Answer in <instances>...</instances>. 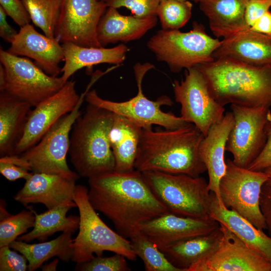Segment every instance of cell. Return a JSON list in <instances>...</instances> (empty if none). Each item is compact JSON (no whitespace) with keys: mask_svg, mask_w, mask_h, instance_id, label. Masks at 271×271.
I'll return each instance as SVG.
<instances>
[{"mask_svg":"<svg viewBox=\"0 0 271 271\" xmlns=\"http://www.w3.org/2000/svg\"><path fill=\"white\" fill-rule=\"evenodd\" d=\"M196 67L205 78L209 92L221 105H271V66H255L222 57Z\"/></svg>","mask_w":271,"mask_h":271,"instance_id":"3957f363","label":"cell"},{"mask_svg":"<svg viewBox=\"0 0 271 271\" xmlns=\"http://www.w3.org/2000/svg\"><path fill=\"white\" fill-rule=\"evenodd\" d=\"M192 7L193 4L189 1H160L156 15L162 29L175 30L184 27L191 17Z\"/></svg>","mask_w":271,"mask_h":271,"instance_id":"d6a6232c","label":"cell"},{"mask_svg":"<svg viewBox=\"0 0 271 271\" xmlns=\"http://www.w3.org/2000/svg\"><path fill=\"white\" fill-rule=\"evenodd\" d=\"M132 250L144 262L147 271H182L167 259L164 253L140 232L129 239Z\"/></svg>","mask_w":271,"mask_h":271,"instance_id":"1f68e13d","label":"cell"},{"mask_svg":"<svg viewBox=\"0 0 271 271\" xmlns=\"http://www.w3.org/2000/svg\"><path fill=\"white\" fill-rule=\"evenodd\" d=\"M58 262L59 259L55 258L49 263L42 265L41 267V269L43 271H56Z\"/></svg>","mask_w":271,"mask_h":271,"instance_id":"f6af8a7d","label":"cell"},{"mask_svg":"<svg viewBox=\"0 0 271 271\" xmlns=\"http://www.w3.org/2000/svg\"><path fill=\"white\" fill-rule=\"evenodd\" d=\"M9 245L0 247L1 271H26L28 261L22 253L11 249Z\"/></svg>","mask_w":271,"mask_h":271,"instance_id":"8d00e7d4","label":"cell"},{"mask_svg":"<svg viewBox=\"0 0 271 271\" xmlns=\"http://www.w3.org/2000/svg\"><path fill=\"white\" fill-rule=\"evenodd\" d=\"M269 107L231 104L234 124L225 150L232 154L237 166L248 168L262 150L271 120Z\"/></svg>","mask_w":271,"mask_h":271,"instance_id":"7c38bea8","label":"cell"},{"mask_svg":"<svg viewBox=\"0 0 271 271\" xmlns=\"http://www.w3.org/2000/svg\"><path fill=\"white\" fill-rule=\"evenodd\" d=\"M217 248L188 271H271V263L249 247L225 226Z\"/></svg>","mask_w":271,"mask_h":271,"instance_id":"2e32d148","label":"cell"},{"mask_svg":"<svg viewBox=\"0 0 271 271\" xmlns=\"http://www.w3.org/2000/svg\"><path fill=\"white\" fill-rule=\"evenodd\" d=\"M80 98L75 82L68 80L58 92L35 106L13 155H20L35 145L57 121L75 108Z\"/></svg>","mask_w":271,"mask_h":271,"instance_id":"9a60e30c","label":"cell"},{"mask_svg":"<svg viewBox=\"0 0 271 271\" xmlns=\"http://www.w3.org/2000/svg\"><path fill=\"white\" fill-rule=\"evenodd\" d=\"M249 0H201L200 10L207 17L213 35L227 38L248 29L245 11Z\"/></svg>","mask_w":271,"mask_h":271,"instance_id":"d4e9b609","label":"cell"},{"mask_svg":"<svg viewBox=\"0 0 271 271\" xmlns=\"http://www.w3.org/2000/svg\"><path fill=\"white\" fill-rule=\"evenodd\" d=\"M107 8L103 0H62L55 38L88 47H101L97 37L100 19Z\"/></svg>","mask_w":271,"mask_h":271,"instance_id":"5bb4252c","label":"cell"},{"mask_svg":"<svg viewBox=\"0 0 271 271\" xmlns=\"http://www.w3.org/2000/svg\"><path fill=\"white\" fill-rule=\"evenodd\" d=\"M86 91L80 95L75 108L57 121L33 147L18 155L7 156L6 159L32 173L59 174L79 178L67 162L70 137L73 124L81 114L80 107Z\"/></svg>","mask_w":271,"mask_h":271,"instance_id":"52a82bcc","label":"cell"},{"mask_svg":"<svg viewBox=\"0 0 271 271\" xmlns=\"http://www.w3.org/2000/svg\"><path fill=\"white\" fill-rule=\"evenodd\" d=\"M88 189L76 185L73 200L79 214L78 233L73 239L71 261L80 263L89 261L95 255L102 256L104 251L123 255L134 261L137 255L128 240L109 228L100 218L90 203Z\"/></svg>","mask_w":271,"mask_h":271,"instance_id":"5b68a950","label":"cell"},{"mask_svg":"<svg viewBox=\"0 0 271 271\" xmlns=\"http://www.w3.org/2000/svg\"><path fill=\"white\" fill-rule=\"evenodd\" d=\"M126 257L122 254L115 253L104 257L95 256L89 261L76 263V270L81 271H130Z\"/></svg>","mask_w":271,"mask_h":271,"instance_id":"e575fe53","label":"cell"},{"mask_svg":"<svg viewBox=\"0 0 271 271\" xmlns=\"http://www.w3.org/2000/svg\"><path fill=\"white\" fill-rule=\"evenodd\" d=\"M73 207H75L72 205H64L40 214L34 210L35 221L33 229L17 239L26 242L34 239L45 241L57 232L75 233L79 228V216H67V212Z\"/></svg>","mask_w":271,"mask_h":271,"instance_id":"f546056e","label":"cell"},{"mask_svg":"<svg viewBox=\"0 0 271 271\" xmlns=\"http://www.w3.org/2000/svg\"><path fill=\"white\" fill-rule=\"evenodd\" d=\"M11 44L9 52L34 59L47 74L58 76L61 72L59 64L64 54L59 41L41 34L30 24L21 27Z\"/></svg>","mask_w":271,"mask_h":271,"instance_id":"d6986e66","label":"cell"},{"mask_svg":"<svg viewBox=\"0 0 271 271\" xmlns=\"http://www.w3.org/2000/svg\"><path fill=\"white\" fill-rule=\"evenodd\" d=\"M1 6L21 27L29 24L31 19L22 0H0Z\"/></svg>","mask_w":271,"mask_h":271,"instance_id":"74e56055","label":"cell"},{"mask_svg":"<svg viewBox=\"0 0 271 271\" xmlns=\"http://www.w3.org/2000/svg\"><path fill=\"white\" fill-rule=\"evenodd\" d=\"M209 215L237 235L249 247L271 263V237L236 212L220 204L211 192Z\"/></svg>","mask_w":271,"mask_h":271,"instance_id":"603a6c76","label":"cell"},{"mask_svg":"<svg viewBox=\"0 0 271 271\" xmlns=\"http://www.w3.org/2000/svg\"><path fill=\"white\" fill-rule=\"evenodd\" d=\"M24 210L15 215L10 214L1 219L0 247L9 245L17 238L33 227L35 215L33 208Z\"/></svg>","mask_w":271,"mask_h":271,"instance_id":"836d02e7","label":"cell"},{"mask_svg":"<svg viewBox=\"0 0 271 271\" xmlns=\"http://www.w3.org/2000/svg\"><path fill=\"white\" fill-rule=\"evenodd\" d=\"M0 173L9 181L20 179H28L33 174L22 167L0 159Z\"/></svg>","mask_w":271,"mask_h":271,"instance_id":"60d3db41","label":"cell"},{"mask_svg":"<svg viewBox=\"0 0 271 271\" xmlns=\"http://www.w3.org/2000/svg\"><path fill=\"white\" fill-rule=\"evenodd\" d=\"M154 67L149 63L142 65L137 64L134 71L138 91L137 94L128 100L116 102L100 97L96 91H88L85 100L88 103L103 108L113 113L121 115L137 123L143 128H152L154 124L164 127L165 129H176L189 123L182 117L173 113L165 112L161 109L164 105L173 104V101L166 95H162L156 100H151L144 94L142 83L145 74Z\"/></svg>","mask_w":271,"mask_h":271,"instance_id":"30bf717a","label":"cell"},{"mask_svg":"<svg viewBox=\"0 0 271 271\" xmlns=\"http://www.w3.org/2000/svg\"><path fill=\"white\" fill-rule=\"evenodd\" d=\"M221 41L208 35L205 27L194 22L188 32L179 30L158 31L147 42L158 61L167 63L171 72L178 73L214 60L212 54Z\"/></svg>","mask_w":271,"mask_h":271,"instance_id":"8992f818","label":"cell"},{"mask_svg":"<svg viewBox=\"0 0 271 271\" xmlns=\"http://www.w3.org/2000/svg\"><path fill=\"white\" fill-rule=\"evenodd\" d=\"M78 179L59 174L33 173L14 199L25 206L41 203L47 210L68 204L76 207L73 197Z\"/></svg>","mask_w":271,"mask_h":271,"instance_id":"ac0fdd59","label":"cell"},{"mask_svg":"<svg viewBox=\"0 0 271 271\" xmlns=\"http://www.w3.org/2000/svg\"><path fill=\"white\" fill-rule=\"evenodd\" d=\"M157 21V15L145 18L123 16L117 9L107 7L97 26V39L102 47L138 40L155 27Z\"/></svg>","mask_w":271,"mask_h":271,"instance_id":"7402d4cb","label":"cell"},{"mask_svg":"<svg viewBox=\"0 0 271 271\" xmlns=\"http://www.w3.org/2000/svg\"><path fill=\"white\" fill-rule=\"evenodd\" d=\"M222 237L219 227L205 234L178 241L161 251L169 261L182 271L211 255L218 247Z\"/></svg>","mask_w":271,"mask_h":271,"instance_id":"83f0119b","label":"cell"},{"mask_svg":"<svg viewBox=\"0 0 271 271\" xmlns=\"http://www.w3.org/2000/svg\"><path fill=\"white\" fill-rule=\"evenodd\" d=\"M89 201L113 223L117 232L129 239L141 225L170 212L157 198L142 172H109L88 179Z\"/></svg>","mask_w":271,"mask_h":271,"instance_id":"6da1fadb","label":"cell"},{"mask_svg":"<svg viewBox=\"0 0 271 271\" xmlns=\"http://www.w3.org/2000/svg\"><path fill=\"white\" fill-rule=\"evenodd\" d=\"M99 1H101V0H99Z\"/></svg>","mask_w":271,"mask_h":271,"instance_id":"c3c4849f","label":"cell"},{"mask_svg":"<svg viewBox=\"0 0 271 271\" xmlns=\"http://www.w3.org/2000/svg\"><path fill=\"white\" fill-rule=\"evenodd\" d=\"M31 20L45 36L55 38L56 27L60 15L62 0H22Z\"/></svg>","mask_w":271,"mask_h":271,"instance_id":"4dcf8cb0","label":"cell"},{"mask_svg":"<svg viewBox=\"0 0 271 271\" xmlns=\"http://www.w3.org/2000/svg\"><path fill=\"white\" fill-rule=\"evenodd\" d=\"M107 7L118 9L124 7L128 9L133 16L145 18L157 15L156 12L160 0H103Z\"/></svg>","mask_w":271,"mask_h":271,"instance_id":"d590c367","label":"cell"},{"mask_svg":"<svg viewBox=\"0 0 271 271\" xmlns=\"http://www.w3.org/2000/svg\"><path fill=\"white\" fill-rule=\"evenodd\" d=\"M113 115L88 103L75 121L68 154L79 177L89 179L114 171L115 161L108 136Z\"/></svg>","mask_w":271,"mask_h":271,"instance_id":"277c9868","label":"cell"},{"mask_svg":"<svg viewBox=\"0 0 271 271\" xmlns=\"http://www.w3.org/2000/svg\"><path fill=\"white\" fill-rule=\"evenodd\" d=\"M204 137L191 123L176 129L143 128L135 169L200 176L207 171L199 154Z\"/></svg>","mask_w":271,"mask_h":271,"instance_id":"7a4b0ae2","label":"cell"},{"mask_svg":"<svg viewBox=\"0 0 271 271\" xmlns=\"http://www.w3.org/2000/svg\"><path fill=\"white\" fill-rule=\"evenodd\" d=\"M271 168V120L266 130V140L265 145L255 159L248 167L250 170L263 171Z\"/></svg>","mask_w":271,"mask_h":271,"instance_id":"f35d334b","label":"cell"},{"mask_svg":"<svg viewBox=\"0 0 271 271\" xmlns=\"http://www.w3.org/2000/svg\"><path fill=\"white\" fill-rule=\"evenodd\" d=\"M163 1V0H160V1ZM180 1H189V0H180ZM195 2H200L201 0H192Z\"/></svg>","mask_w":271,"mask_h":271,"instance_id":"7dc6e473","label":"cell"},{"mask_svg":"<svg viewBox=\"0 0 271 271\" xmlns=\"http://www.w3.org/2000/svg\"><path fill=\"white\" fill-rule=\"evenodd\" d=\"M270 8L271 0H249L245 11V21L247 27L249 28Z\"/></svg>","mask_w":271,"mask_h":271,"instance_id":"ab89813d","label":"cell"},{"mask_svg":"<svg viewBox=\"0 0 271 271\" xmlns=\"http://www.w3.org/2000/svg\"><path fill=\"white\" fill-rule=\"evenodd\" d=\"M0 92H4L33 107L64 86L61 77L45 73L27 58L0 50Z\"/></svg>","mask_w":271,"mask_h":271,"instance_id":"9c48e42d","label":"cell"},{"mask_svg":"<svg viewBox=\"0 0 271 271\" xmlns=\"http://www.w3.org/2000/svg\"><path fill=\"white\" fill-rule=\"evenodd\" d=\"M32 106L4 92H0V155L14 154Z\"/></svg>","mask_w":271,"mask_h":271,"instance_id":"4316f807","label":"cell"},{"mask_svg":"<svg viewBox=\"0 0 271 271\" xmlns=\"http://www.w3.org/2000/svg\"><path fill=\"white\" fill-rule=\"evenodd\" d=\"M142 128L137 123L114 113L108 136L115 161L114 171L126 173L135 170Z\"/></svg>","mask_w":271,"mask_h":271,"instance_id":"cb8c5ba5","label":"cell"},{"mask_svg":"<svg viewBox=\"0 0 271 271\" xmlns=\"http://www.w3.org/2000/svg\"><path fill=\"white\" fill-rule=\"evenodd\" d=\"M253 31L271 36V11L265 12L249 28Z\"/></svg>","mask_w":271,"mask_h":271,"instance_id":"7bdbcfd3","label":"cell"},{"mask_svg":"<svg viewBox=\"0 0 271 271\" xmlns=\"http://www.w3.org/2000/svg\"><path fill=\"white\" fill-rule=\"evenodd\" d=\"M264 171L267 174L268 179L264 185L271 187V168L267 169Z\"/></svg>","mask_w":271,"mask_h":271,"instance_id":"bcb514c9","label":"cell"},{"mask_svg":"<svg viewBox=\"0 0 271 271\" xmlns=\"http://www.w3.org/2000/svg\"><path fill=\"white\" fill-rule=\"evenodd\" d=\"M142 172L154 194L170 212L192 218L210 216L211 192L204 178L158 171Z\"/></svg>","mask_w":271,"mask_h":271,"instance_id":"ba28073f","label":"cell"},{"mask_svg":"<svg viewBox=\"0 0 271 271\" xmlns=\"http://www.w3.org/2000/svg\"><path fill=\"white\" fill-rule=\"evenodd\" d=\"M219 225L210 216L192 218L169 212L143 223L141 230L162 250L181 240L210 233Z\"/></svg>","mask_w":271,"mask_h":271,"instance_id":"e0dca14e","label":"cell"},{"mask_svg":"<svg viewBox=\"0 0 271 271\" xmlns=\"http://www.w3.org/2000/svg\"><path fill=\"white\" fill-rule=\"evenodd\" d=\"M233 124L232 112H226L220 120L210 127L199 147V154L206 166L209 177L208 189L216 195L220 204L223 203L220 196L219 183L226 172L224 154Z\"/></svg>","mask_w":271,"mask_h":271,"instance_id":"ffe728a7","label":"cell"},{"mask_svg":"<svg viewBox=\"0 0 271 271\" xmlns=\"http://www.w3.org/2000/svg\"><path fill=\"white\" fill-rule=\"evenodd\" d=\"M72 234L69 232H62L50 241L33 244L16 239L9 246L26 257L28 261V270L35 271L41 267L45 261L55 256L65 262L71 260Z\"/></svg>","mask_w":271,"mask_h":271,"instance_id":"f1b7e54d","label":"cell"},{"mask_svg":"<svg viewBox=\"0 0 271 271\" xmlns=\"http://www.w3.org/2000/svg\"><path fill=\"white\" fill-rule=\"evenodd\" d=\"M226 172L219 183L223 204L245 218L258 229L266 230L260 208L262 188L268 179L264 171L239 167L229 158L226 160Z\"/></svg>","mask_w":271,"mask_h":271,"instance_id":"8fae6325","label":"cell"},{"mask_svg":"<svg viewBox=\"0 0 271 271\" xmlns=\"http://www.w3.org/2000/svg\"><path fill=\"white\" fill-rule=\"evenodd\" d=\"M173 88L175 100L181 105V117L206 136L210 127L223 117L225 108L210 94L202 73L196 67L186 69L185 79L175 80Z\"/></svg>","mask_w":271,"mask_h":271,"instance_id":"4fadbf2b","label":"cell"},{"mask_svg":"<svg viewBox=\"0 0 271 271\" xmlns=\"http://www.w3.org/2000/svg\"><path fill=\"white\" fill-rule=\"evenodd\" d=\"M214 60L229 58L255 66H271V36L252 31H239L221 41Z\"/></svg>","mask_w":271,"mask_h":271,"instance_id":"44dd1931","label":"cell"},{"mask_svg":"<svg viewBox=\"0 0 271 271\" xmlns=\"http://www.w3.org/2000/svg\"><path fill=\"white\" fill-rule=\"evenodd\" d=\"M7 15L5 10L0 6V36L11 43L18 33L8 24Z\"/></svg>","mask_w":271,"mask_h":271,"instance_id":"ee69618b","label":"cell"},{"mask_svg":"<svg viewBox=\"0 0 271 271\" xmlns=\"http://www.w3.org/2000/svg\"><path fill=\"white\" fill-rule=\"evenodd\" d=\"M65 63L61 69V76L65 82L79 69L101 63L118 65L125 59L129 49L121 43L111 48L88 47L71 42L62 45Z\"/></svg>","mask_w":271,"mask_h":271,"instance_id":"484cf974","label":"cell"},{"mask_svg":"<svg viewBox=\"0 0 271 271\" xmlns=\"http://www.w3.org/2000/svg\"><path fill=\"white\" fill-rule=\"evenodd\" d=\"M259 204L266 225V230L271 237V187L265 185L263 186Z\"/></svg>","mask_w":271,"mask_h":271,"instance_id":"b9f144b4","label":"cell"}]
</instances>
